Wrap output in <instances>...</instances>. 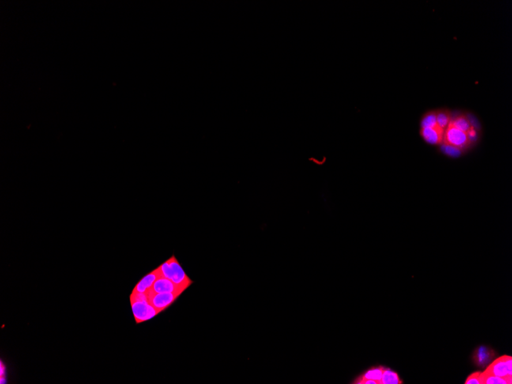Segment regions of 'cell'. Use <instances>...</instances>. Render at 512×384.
<instances>
[{
	"label": "cell",
	"instance_id": "6da1fadb",
	"mask_svg": "<svg viewBox=\"0 0 512 384\" xmlns=\"http://www.w3.org/2000/svg\"><path fill=\"white\" fill-rule=\"evenodd\" d=\"M158 268L160 269L162 277L170 279L174 284L185 290L193 283L190 278L186 276L184 270L174 256Z\"/></svg>",
	"mask_w": 512,
	"mask_h": 384
},
{
	"label": "cell",
	"instance_id": "7a4b0ae2",
	"mask_svg": "<svg viewBox=\"0 0 512 384\" xmlns=\"http://www.w3.org/2000/svg\"><path fill=\"white\" fill-rule=\"evenodd\" d=\"M443 142L454 146L462 151L469 148L472 144L468 133L459 130L458 128H455L451 123L445 130Z\"/></svg>",
	"mask_w": 512,
	"mask_h": 384
},
{
	"label": "cell",
	"instance_id": "3957f363",
	"mask_svg": "<svg viewBox=\"0 0 512 384\" xmlns=\"http://www.w3.org/2000/svg\"><path fill=\"white\" fill-rule=\"evenodd\" d=\"M485 372L497 377L512 379V357L505 355L502 358H498L492 363L489 364Z\"/></svg>",
	"mask_w": 512,
	"mask_h": 384
},
{
	"label": "cell",
	"instance_id": "277c9868",
	"mask_svg": "<svg viewBox=\"0 0 512 384\" xmlns=\"http://www.w3.org/2000/svg\"><path fill=\"white\" fill-rule=\"evenodd\" d=\"M180 292L175 293H155L151 289L148 291V300L151 306L155 308L162 310H165L169 306H171L176 299L181 295Z\"/></svg>",
	"mask_w": 512,
	"mask_h": 384
},
{
	"label": "cell",
	"instance_id": "5b68a950",
	"mask_svg": "<svg viewBox=\"0 0 512 384\" xmlns=\"http://www.w3.org/2000/svg\"><path fill=\"white\" fill-rule=\"evenodd\" d=\"M131 307L133 316L135 318L137 324L148 321L154 318L156 314L161 312L160 310L155 308L150 303L145 302H132Z\"/></svg>",
	"mask_w": 512,
	"mask_h": 384
},
{
	"label": "cell",
	"instance_id": "8992f818",
	"mask_svg": "<svg viewBox=\"0 0 512 384\" xmlns=\"http://www.w3.org/2000/svg\"><path fill=\"white\" fill-rule=\"evenodd\" d=\"M496 353L493 351L490 347L486 346H480L477 347L473 354V361L475 364L479 367H487L490 363L495 359Z\"/></svg>",
	"mask_w": 512,
	"mask_h": 384
},
{
	"label": "cell",
	"instance_id": "52a82bcc",
	"mask_svg": "<svg viewBox=\"0 0 512 384\" xmlns=\"http://www.w3.org/2000/svg\"><path fill=\"white\" fill-rule=\"evenodd\" d=\"M151 290L155 293H182L185 291L184 288H180L179 286L174 284L171 280L165 277H160L156 279Z\"/></svg>",
	"mask_w": 512,
	"mask_h": 384
},
{
	"label": "cell",
	"instance_id": "ba28073f",
	"mask_svg": "<svg viewBox=\"0 0 512 384\" xmlns=\"http://www.w3.org/2000/svg\"><path fill=\"white\" fill-rule=\"evenodd\" d=\"M420 134L426 143L438 145L443 142L445 130L437 125L434 128H421Z\"/></svg>",
	"mask_w": 512,
	"mask_h": 384
},
{
	"label": "cell",
	"instance_id": "9c48e42d",
	"mask_svg": "<svg viewBox=\"0 0 512 384\" xmlns=\"http://www.w3.org/2000/svg\"><path fill=\"white\" fill-rule=\"evenodd\" d=\"M162 277L161 273H160V269L159 268L154 270L153 272H150L148 275L144 276L141 281L137 283V285L135 286V288H133L132 292H139V293H144L147 291H149L152 286H153L154 283L156 282V279Z\"/></svg>",
	"mask_w": 512,
	"mask_h": 384
},
{
	"label": "cell",
	"instance_id": "30bf717a",
	"mask_svg": "<svg viewBox=\"0 0 512 384\" xmlns=\"http://www.w3.org/2000/svg\"><path fill=\"white\" fill-rule=\"evenodd\" d=\"M384 366H378V367H373L368 369L363 374H360L359 377H357L352 384H360L362 381L365 380H370V381H376L377 384H381V378H382L383 372H384Z\"/></svg>",
	"mask_w": 512,
	"mask_h": 384
},
{
	"label": "cell",
	"instance_id": "8fae6325",
	"mask_svg": "<svg viewBox=\"0 0 512 384\" xmlns=\"http://www.w3.org/2000/svg\"><path fill=\"white\" fill-rule=\"evenodd\" d=\"M450 123L455 128H458L459 130L465 132V133H468V132H470L472 129H474L472 122L465 114H460V115L456 116L454 119L452 118Z\"/></svg>",
	"mask_w": 512,
	"mask_h": 384
},
{
	"label": "cell",
	"instance_id": "7c38bea8",
	"mask_svg": "<svg viewBox=\"0 0 512 384\" xmlns=\"http://www.w3.org/2000/svg\"><path fill=\"white\" fill-rule=\"evenodd\" d=\"M403 381L399 377L398 374L391 369L384 367L383 372L381 384H402Z\"/></svg>",
	"mask_w": 512,
	"mask_h": 384
},
{
	"label": "cell",
	"instance_id": "4fadbf2b",
	"mask_svg": "<svg viewBox=\"0 0 512 384\" xmlns=\"http://www.w3.org/2000/svg\"><path fill=\"white\" fill-rule=\"evenodd\" d=\"M511 384L512 379H508L505 377H497L487 374L486 372L482 373V384Z\"/></svg>",
	"mask_w": 512,
	"mask_h": 384
},
{
	"label": "cell",
	"instance_id": "5bb4252c",
	"mask_svg": "<svg viewBox=\"0 0 512 384\" xmlns=\"http://www.w3.org/2000/svg\"><path fill=\"white\" fill-rule=\"evenodd\" d=\"M452 120V114L446 109H442L436 111V122L437 125L439 128L446 130L448 125L450 123Z\"/></svg>",
	"mask_w": 512,
	"mask_h": 384
},
{
	"label": "cell",
	"instance_id": "9a60e30c",
	"mask_svg": "<svg viewBox=\"0 0 512 384\" xmlns=\"http://www.w3.org/2000/svg\"><path fill=\"white\" fill-rule=\"evenodd\" d=\"M421 128H434L437 126L436 111L426 113L421 120Z\"/></svg>",
	"mask_w": 512,
	"mask_h": 384
},
{
	"label": "cell",
	"instance_id": "2e32d148",
	"mask_svg": "<svg viewBox=\"0 0 512 384\" xmlns=\"http://www.w3.org/2000/svg\"><path fill=\"white\" fill-rule=\"evenodd\" d=\"M441 150L446 156H451V157H459L464 152L462 150L445 142L441 144Z\"/></svg>",
	"mask_w": 512,
	"mask_h": 384
},
{
	"label": "cell",
	"instance_id": "e0dca14e",
	"mask_svg": "<svg viewBox=\"0 0 512 384\" xmlns=\"http://www.w3.org/2000/svg\"><path fill=\"white\" fill-rule=\"evenodd\" d=\"M132 302H145V303H149V300H148V291L144 292V293H139V292H132L131 295H130V303Z\"/></svg>",
	"mask_w": 512,
	"mask_h": 384
},
{
	"label": "cell",
	"instance_id": "ac0fdd59",
	"mask_svg": "<svg viewBox=\"0 0 512 384\" xmlns=\"http://www.w3.org/2000/svg\"><path fill=\"white\" fill-rule=\"evenodd\" d=\"M465 384H482V373L475 372L468 377Z\"/></svg>",
	"mask_w": 512,
	"mask_h": 384
},
{
	"label": "cell",
	"instance_id": "d6986e66",
	"mask_svg": "<svg viewBox=\"0 0 512 384\" xmlns=\"http://www.w3.org/2000/svg\"><path fill=\"white\" fill-rule=\"evenodd\" d=\"M0 370H1V372H0V376H1V377H3V374H4V373H5V370H4V365H3V363H2V362H1V366H0Z\"/></svg>",
	"mask_w": 512,
	"mask_h": 384
},
{
	"label": "cell",
	"instance_id": "ffe728a7",
	"mask_svg": "<svg viewBox=\"0 0 512 384\" xmlns=\"http://www.w3.org/2000/svg\"><path fill=\"white\" fill-rule=\"evenodd\" d=\"M0 384H5V380L3 379V377H1V379H0Z\"/></svg>",
	"mask_w": 512,
	"mask_h": 384
}]
</instances>
